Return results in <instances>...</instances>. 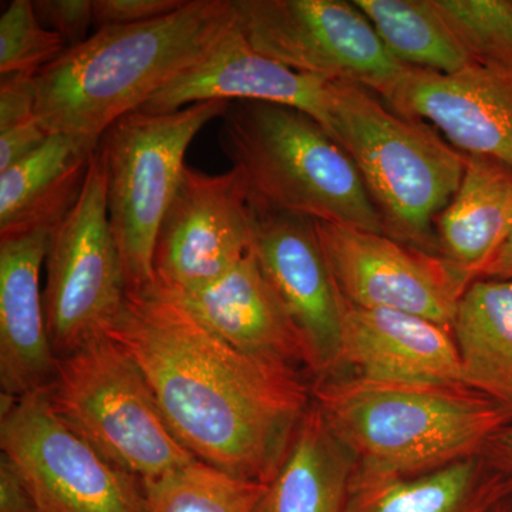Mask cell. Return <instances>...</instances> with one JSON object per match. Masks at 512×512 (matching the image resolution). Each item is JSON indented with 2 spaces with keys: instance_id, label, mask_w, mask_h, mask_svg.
<instances>
[{
  "instance_id": "13",
  "label": "cell",
  "mask_w": 512,
  "mask_h": 512,
  "mask_svg": "<svg viewBox=\"0 0 512 512\" xmlns=\"http://www.w3.org/2000/svg\"><path fill=\"white\" fill-rule=\"evenodd\" d=\"M387 104L430 123L461 153L512 171V64L471 63L453 74L410 69Z\"/></svg>"
},
{
  "instance_id": "33",
  "label": "cell",
  "mask_w": 512,
  "mask_h": 512,
  "mask_svg": "<svg viewBox=\"0 0 512 512\" xmlns=\"http://www.w3.org/2000/svg\"><path fill=\"white\" fill-rule=\"evenodd\" d=\"M481 456L487 461L488 466L504 478L512 494V424L488 440Z\"/></svg>"
},
{
  "instance_id": "19",
  "label": "cell",
  "mask_w": 512,
  "mask_h": 512,
  "mask_svg": "<svg viewBox=\"0 0 512 512\" xmlns=\"http://www.w3.org/2000/svg\"><path fill=\"white\" fill-rule=\"evenodd\" d=\"M99 143L52 134L35 153L0 171V239L55 229L82 195Z\"/></svg>"
},
{
  "instance_id": "21",
  "label": "cell",
  "mask_w": 512,
  "mask_h": 512,
  "mask_svg": "<svg viewBox=\"0 0 512 512\" xmlns=\"http://www.w3.org/2000/svg\"><path fill=\"white\" fill-rule=\"evenodd\" d=\"M508 495L504 478L480 454L420 476L356 468L346 512H493Z\"/></svg>"
},
{
  "instance_id": "12",
  "label": "cell",
  "mask_w": 512,
  "mask_h": 512,
  "mask_svg": "<svg viewBox=\"0 0 512 512\" xmlns=\"http://www.w3.org/2000/svg\"><path fill=\"white\" fill-rule=\"evenodd\" d=\"M252 249V208L238 170L207 174L185 165L154 248L156 282L188 293L217 281Z\"/></svg>"
},
{
  "instance_id": "22",
  "label": "cell",
  "mask_w": 512,
  "mask_h": 512,
  "mask_svg": "<svg viewBox=\"0 0 512 512\" xmlns=\"http://www.w3.org/2000/svg\"><path fill=\"white\" fill-rule=\"evenodd\" d=\"M355 470L312 402L268 485L265 512H346Z\"/></svg>"
},
{
  "instance_id": "27",
  "label": "cell",
  "mask_w": 512,
  "mask_h": 512,
  "mask_svg": "<svg viewBox=\"0 0 512 512\" xmlns=\"http://www.w3.org/2000/svg\"><path fill=\"white\" fill-rule=\"evenodd\" d=\"M62 37L37 18L32 0H12L0 18V74H37L67 52Z\"/></svg>"
},
{
  "instance_id": "9",
  "label": "cell",
  "mask_w": 512,
  "mask_h": 512,
  "mask_svg": "<svg viewBox=\"0 0 512 512\" xmlns=\"http://www.w3.org/2000/svg\"><path fill=\"white\" fill-rule=\"evenodd\" d=\"M43 306L57 357L106 335L126 302L127 286L107 205L99 151L72 211L52 231Z\"/></svg>"
},
{
  "instance_id": "16",
  "label": "cell",
  "mask_w": 512,
  "mask_h": 512,
  "mask_svg": "<svg viewBox=\"0 0 512 512\" xmlns=\"http://www.w3.org/2000/svg\"><path fill=\"white\" fill-rule=\"evenodd\" d=\"M338 362L379 382L461 383L453 333L412 313L362 308L339 295Z\"/></svg>"
},
{
  "instance_id": "17",
  "label": "cell",
  "mask_w": 512,
  "mask_h": 512,
  "mask_svg": "<svg viewBox=\"0 0 512 512\" xmlns=\"http://www.w3.org/2000/svg\"><path fill=\"white\" fill-rule=\"evenodd\" d=\"M175 295L208 328L241 352L316 375L311 348L252 249L212 284Z\"/></svg>"
},
{
  "instance_id": "3",
  "label": "cell",
  "mask_w": 512,
  "mask_h": 512,
  "mask_svg": "<svg viewBox=\"0 0 512 512\" xmlns=\"http://www.w3.org/2000/svg\"><path fill=\"white\" fill-rule=\"evenodd\" d=\"M312 402L357 470L420 476L480 456L512 424L490 397L464 384L379 382L322 373Z\"/></svg>"
},
{
  "instance_id": "14",
  "label": "cell",
  "mask_w": 512,
  "mask_h": 512,
  "mask_svg": "<svg viewBox=\"0 0 512 512\" xmlns=\"http://www.w3.org/2000/svg\"><path fill=\"white\" fill-rule=\"evenodd\" d=\"M252 208V251L315 359L316 375L335 369L340 306L315 221Z\"/></svg>"
},
{
  "instance_id": "28",
  "label": "cell",
  "mask_w": 512,
  "mask_h": 512,
  "mask_svg": "<svg viewBox=\"0 0 512 512\" xmlns=\"http://www.w3.org/2000/svg\"><path fill=\"white\" fill-rule=\"evenodd\" d=\"M40 23L62 37L67 49L86 42L93 26V0H33Z\"/></svg>"
},
{
  "instance_id": "26",
  "label": "cell",
  "mask_w": 512,
  "mask_h": 512,
  "mask_svg": "<svg viewBox=\"0 0 512 512\" xmlns=\"http://www.w3.org/2000/svg\"><path fill=\"white\" fill-rule=\"evenodd\" d=\"M473 63L512 64L511 0H431Z\"/></svg>"
},
{
  "instance_id": "30",
  "label": "cell",
  "mask_w": 512,
  "mask_h": 512,
  "mask_svg": "<svg viewBox=\"0 0 512 512\" xmlns=\"http://www.w3.org/2000/svg\"><path fill=\"white\" fill-rule=\"evenodd\" d=\"M35 77L0 76V133L37 119Z\"/></svg>"
},
{
  "instance_id": "5",
  "label": "cell",
  "mask_w": 512,
  "mask_h": 512,
  "mask_svg": "<svg viewBox=\"0 0 512 512\" xmlns=\"http://www.w3.org/2000/svg\"><path fill=\"white\" fill-rule=\"evenodd\" d=\"M332 100L330 134L356 164L386 235L441 255L434 224L460 187L466 154L365 87L332 83Z\"/></svg>"
},
{
  "instance_id": "1",
  "label": "cell",
  "mask_w": 512,
  "mask_h": 512,
  "mask_svg": "<svg viewBox=\"0 0 512 512\" xmlns=\"http://www.w3.org/2000/svg\"><path fill=\"white\" fill-rule=\"evenodd\" d=\"M106 335L140 367L192 456L271 483L312 403L301 370L229 345L157 282L127 292Z\"/></svg>"
},
{
  "instance_id": "35",
  "label": "cell",
  "mask_w": 512,
  "mask_h": 512,
  "mask_svg": "<svg viewBox=\"0 0 512 512\" xmlns=\"http://www.w3.org/2000/svg\"><path fill=\"white\" fill-rule=\"evenodd\" d=\"M493 512H512V494L505 497L504 500L494 508Z\"/></svg>"
},
{
  "instance_id": "25",
  "label": "cell",
  "mask_w": 512,
  "mask_h": 512,
  "mask_svg": "<svg viewBox=\"0 0 512 512\" xmlns=\"http://www.w3.org/2000/svg\"><path fill=\"white\" fill-rule=\"evenodd\" d=\"M268 485L200 460L143 483L150 512H265Z\"/></svg>"
},
{
  "instance_id": "8",
  "label": "cell",
  "mask_w": 512,
  "mask_h": 512,
  "mask_svg": "<svg viewBox=\"0 0 512 512\" xmlns=\"http://www.w3.org/2000/svg\"><path fill=\"white\" fill-rule=\"evenodd\" d=\"M248 45L295 72L365 87L389 103L412 67L390 55L345 0H232Z\"/></svg>"
},
{
  "instance_id": "24",
  "label": "cell",
  "mask_w": 512,
  "mask_h": 512,
  "mask_svg": "<svg viewBox=\"0 0 512 512\" xmlns=\"http://www.w3.org/2000/svg\"><path fill=\"white\" fill-rule=\"evenodd\" d=\"M394 59L412 69L453 74L470 66L431 0H353Z\"/></svg>"
},
{
  "instance_id": "15",
  "label": "cell",
  "mask_w": 512,
  "mask_h": 512,
  "mask_svg": "<svg viewBox=\"0 0 512 512\" xmlns=\"http://www.w3.org/2000/svg\"><path fill=\"white\" fill-rule=\"evenodd\" d=\"M208 100L261 101L292 107L312 116L329 133L332 128V83L295 72L255 52L237 25L210 55L175 77L140 111L173 113Z\"/></svg>"
},
{
  "instance_id": "7",
  "label": "cell",
  "mask_w": 512,
  "mask_h": 512,
  "mask_svg": "<svg viewBox=\"0 0 512 512\" xmlns=\"http://www.w3.org/2000/svg\"><path fill=\"white\" fill-rule=\"evenodd\" d=\"M231 103L201 101L164 114L133 111L100 138L111 231L127 292L156 282L158 228L183 174L185 154L202 128L224 116Z\"/></svg>"
},
{
  "instance_id": "23",
  "label": "cell",
  "mask_w": 512,
  "mask_h": 512,
  "mask_svg": "<svg viewBox=\"0 0 512 512\" xmlns=\"http://www.w3.org/2000/svg\"><path fill=\"white\" fill-rule=\"evenodd\" d=\"M461 383L512 416V281L477 279L458 303L453 326Z\"/></svg>"
},
{
  "instance_id": "11",
  "label": "cell",
  "mask_w": 512,
  "mask_h": 512,
  "mask_svg": "<svg viewBox=\"0 0 512 512\" xmlns=\"http://www.w3.org/2000/svg\"><path fill=\"white\" fill-rule=\"evenodd\" d=\"M336 291L362 308L421 316L450 330L470 279L443 255L352 225L315 221Z\"/></svg>"
},
{
  "instance_id": "34",
  "label": "cell",
  "mask_w": 512,
  "mask_h": 512,
  "mask_svg": "<svg viewBox=\"0 0 512 512\" xmlns=\"http://www.w3.org/2000/svg\"><path fill=\"white\" fill-rule=\"evenodd\" d=\"M478 279H503L512 281V229L497 254L485 266ZM477 281V279H476Z\"/></svg>"
},
{
  "instance_id": "6",
  "label": "cell",
  "mask_w": 512,
  "mask_h": 512,
  "mask_svg": "<svg viewBox=\"0 0 512 512\" xmlns=\"http://www.w3.org/2000/svg\"><path fill=\"white\" fill-rule=\"evenodd\" d=\"M46 392L70 429L141 483L197 460L175 436L140 367L107 335L59 357Z\"/></svg>"
},
{
  "instance_id": "20",
  "label": "cell",
  "mask_w": 512,
  "mask_h": 512,
  "mask_svg": "<svg viewBox=\"0 0 512 512\" xmlns=\"http://www.w3.org/2000/svg\"><path fill=\"white\" fill-rule=\"evenodd\" d=\"M434 228L440 254L476 281L512 229V171L493 158L467 156L460 187Z\"/></svg>"
},
{
  "instance_id": "31",
  "label": "cell",
  "mask_w": 512,
  "mask_h": 512,
  "mask_svg": "<svg viewBox=\"0 0 512 512\" xmlns=\"http://www.w3.org/2000/svg\"><path fill=\"white\" fill-rule=\"evenodd\" d=\"M52 136L35 119L0 133V171L25 160Z\"/></svg>"
},
{
  "instance_id": "29",
  "label": "cell",
  "mask_w": 512,
  "mask_h": 512,
  "mask_svg": "<svg viewBox=\"0 0 512 512\" xmlns=\"http://www.w3.org/2000/svg\"><path fill=\"white\" fill-rule=\"evenodd\" d=\"M185 0H93V26L96 30L138 25L170 15Z\"/></svg>"
},
{
  "instance_id": "18",
  "label": "cell",
  "mask_w": 512,
  "mask_h": 512,
  "mask_svg": "<svg viewBox=\"0 0 512 512\" xmlns=\"http://www.w3.org/2000/svg\"><path fill=\"white\" fill-rule=\"evenodd\" d=\"M52 231L0 239V386L8 396L46 390L59 365L40 291Z\"/></svg>"
},
{
  "instance_id": "32",
  "label": "cell",
  "mask_w": 512,
  "mask_h": 512,
  "mask_svg": "<svg viewBox=\"0 0 512 512\" xmlns=\"http://www.w3.org/2000/svg\"><path fill=\"white\" fill-rule=\"evenodd\" d=\"M0 512H43L8 458L0 456Z\"/></svg>"
},
{
  "instance_id": "4",
  "label": "cell",
  "mask_w": 512,
  "mask_h": 512,
  "mask_svg": "<svg viewBox=\"0 0 512 512\" xmlns=\"http://www.w3.org/2000/svg\"><path fill=\"white\" fill-rule=\"evenodd\" d=\"M220 146L256 210L384 232L352 158L309 114L261 101H232Z\"/></svg>"
},
{
  "instance_id": "10",
  "label": "cell",
  "mask_w": 512,
  "mask_h": 512,
  "mask_svg": "<svg viewBox=\"0 0 512 512\" xmlns=\"http://www.w3.org/2000/svg\"><path fill=\"white\" fill-rule=\"evenodd\" d=\"M0 448L43 512H150L143 483L70 429L46 390L0 396Z\"/></svg>"
},
{
  "instance_id": "2",
  "label": "cell",
  "mask_w": 512,
  "mask_h": 512,
  "mask_svg": "<svg viewBox=\"0 0 512 512\" xmlns=\"http://www.w3.org/2000/svg\"><path fill=\"white\" fill-rule=\"evenodd\" d=\"M237 25L232 0H185L170 15L96 30L35 77L36 117L49 134L100 141Z\"/></svg>"
}]
</instances>
